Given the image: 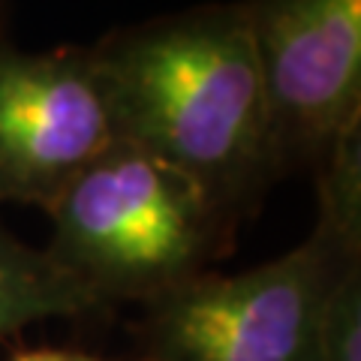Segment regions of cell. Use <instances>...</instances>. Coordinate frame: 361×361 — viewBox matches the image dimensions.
<instances>
[{
	"mask_svg": "<svg viewBox=\"0 0 361 361\" xmlns=\"http://www.w3.org/2000/svg\"><path fill=\"white\" fill-rule=\"evenodd\" d=\"M123 142L193 178L235 217L280 175L244 4H208L94 45Z\"/></svg>",
	"mask_w": 361,
	"mask_h": 361,
	"instance_id": "6da1fadb",
	"label": "cell"
},
{
	"mask_svg": "<svg viewBox=\"0 0 361 361\" xmlns=\"http://www.w3.org/2000/svg\"><path fill=\"white\" fill-rule=\"evenodd\" d=\"M45 214V253L99 304H145L205 274L235 223L193 178L133 142L75 175Z\"/></svg>",
	"mask_w": 361,
	"mask_h": 361,
	"instance_id": "7a4b0ae2",
	"label": "cell"
},
{
	"mask_svg": "<svg viewBox=\"0 0 361 361\" xmlns=\"http://www.w3.org/2000/svg\"><path fill=\"white\" fill-rule=\"evenodd\" d=\"M361 247L313 232L283 256L199 274L145 301L142 361H313L329 295Z\"/></svg>",
	"mask_w": 361,
	"mask_h": 361,
	"instance_id": "3957f363",
	"label": "cell"
},
{
	"mask_svg": "<svg viewBox=\"0 0 361 361\" xmlns=\"http://www.w3.org/2000/svg\"><path fill=\"white\" fill-rule=\"evenodd\" d=\"M280 172L361 127V0H241Z\"/></svg>",
	"mask_w": 361,
	"mask_h": 361,
	"instance_id": "277c9868",
	"label": "cell"
},
{
	"mask_svg": "<svg viewBox=\"0 0 361 361\" xmlns=\"http://www.w3.org/2000/svg\"><path fill=\"white\" fill-rule=\"evenodd\" d=\"M123 142L94 49H0V202L49 208Z\"/></svg>",
	"mask_w": 361,
	"mask_h": 361,
	"instance_id": "5b68a950",
	"label": "cell"
},
{
	"mask_svg": "<svg viewBox=\"0 0 361 361\" xmlns=\"http://www.w3.org/2000/svg\"><path fill=\"white\" fill-rule=\"evenodd\" d=\"M99 301L54 259L16 238L0 220V341L39 319L75 316Z\"/></svg>",
	"mask_w": 361,
	"mask_h": 361,
	"instance_id": "8992f818",
	"label": "cell"
},
{
	"mask_svg": "<svg viewBox=\"0 0 361 361\" xmlns=\"http://www.w3.org/2000/svg\"><path fill=\"white\" fill-rule=\"evenodd\" d=\"M313 361H361V262L337 277L322 313Z\"/></svg>",
	"mask_w": 361,
	"mask_h": 361,
	"instance_id": "52a82bcc",
	"label": "cell"
},
{
	"mask_svg": "<svg viewBox=\"0 0 361 361\" xmlns=\"http://www.w3.org/2000/svg\"><path fill=\"white\" fill-rule=\"evenodd\" d=\"M13 361H103V358L85 355V353H70V349H27V353L16 355Z\"/></svg>",
	"mask_w": 361,
	"mask_h": 361,
	"instance_id": "ba28073f",
	"label": "cell"
}]
</instances>
